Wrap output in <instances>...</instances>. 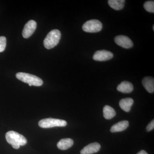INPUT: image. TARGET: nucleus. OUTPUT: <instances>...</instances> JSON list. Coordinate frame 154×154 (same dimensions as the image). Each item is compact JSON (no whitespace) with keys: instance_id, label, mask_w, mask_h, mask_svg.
I'll list each match as a JSON object with an SVG mask.
<instances>
[{"instance_id":"nucleus-7","label":"nucleus","mask_w":154,"mask_h":154,"mask_svg":"<svg viewBox=\"0 0 154 154\" xmlns=\"http://www.w3.org/2000/svg\"><path fill=\"white\" fill-rule=\"evenodd\" d=\"M37 26L36 22L33 20L28 21L24 27L22 31V36L24 38H27L30 37L35 32Z\"/></svg>"},{"instance_id":"nucleus-19","label":"nucleus","mask_w":154,"mask_h":154,"mask_svg":"<svg viewBox=\"0 0 154 154\" xmlns=\"http://www.w3.org/2000/svg\"><path fill=\"white\" fill-rule=\"evenodd\" d=\"M154 128V120H152L148 124L146 127V129L147 131H150L152 130Z\"/></svg>"},{"instance_id":"nucleus-2","label":"nucleus","mask_w":154,"mask_h":154,"mask_svg":"<svg viewBox=\"0 0 154 154\" xmlns=\"http://www.w3.org/2000/svg\"><path fill=\"white\" fill-rule=\"evenodd\" d=\"M61 34L60 31L57 29L51 30L47 34L44 40V47L48 49H50L56 46L61 38Z\"/></svg>"},{"instance_id":"nucleus-12","label":"nucleus","mask_w":154,"mask_h":154,"mask_svg":"<svg viewBox=\"0 0 154 154\" xmlns=\"http://www.w3.org/2000/svg\"><path fill=\"white\" fill-rule=\"evenodd\" d=\"M129 126V122L126 120L120 121L114 124L111 128L110 131L111 132H120L123 131Z\"/></svg>"},{"instance_id":"nucleus-17","label":"nucleus","mask_w":154,"mask_h":154,"mask_svg":"<svg viewBox=\"0 0 154 154\" xmlns=\"http://www.w3.org/2000/svg\"><path fill=\"white\" fill-rule=\"evenodd\" d=\"M144 8L146 11L149 13H154V1H147L144 4Z\"/></svg>"},{"instance_id":"nucleus-21","label":"nucleus","mask_w":154,"mask_h":154,"mask_svg":"<svg viewBox=\"0 0 154 154\" xmlns=\"http://www.w3.org/2000/svg\"><path fill=\"white\" fill-rule=\"evenodd\" d=\"M153 30H154V25H153Z\"/></svg>"},{"instance_id":"nucleus-18","label":"nucleus","mask_w":154,"mask_h":154,"mask_svg":"<svg viewBox=\"0 0 154 154\" xmlns=\"http://www.w3.org/2000/svg\"><path fill=\"white\" fill-rule=\"evenodd\" d=\"M7 45V39L5 36H0V52H3L5 49Z\"/></svg>"},{"instance_id":"nucleus-14","label":"nucleus","mask_w":154,"mask_h":154,"mask_svg":"<svg viewBox=\"0 0 154 154\" xmlns=\"http://www.w3.org/2000/svg\"><path fill=\"white\" fill-rule=\"evenodd\" d=\"M73 144V140L72 139H62L58 143L57 146L60 149L64 150L71 147Z\"/></svg>"},{"instance_id":"nucleus-1","label":"nucleus","mask_w":154,"mask_h":154,"mask_svg":"<svg viewBox=\"0 0 154 154\" xmlns=\"http://www.w3.org/2000/svg\"><path fill=\"white\" fill-rule=\"evenodd\" d=\"M6 139L8 143L15 149H19L21 146L25 145L27 143L26 138L16 131H11L6 133Z\"/></svg>"},{"instance_id":"nucleus-13","label":"nucleus","mask_w":154,"mask_h":154,"mask_svg":"<svg viewBox=\"0 0 154 154\" xmlns=\"http://www.w3.org/2000/svg\"><path fill=\"white\" fill-rule=\"evenodd\" d=\"M133 103V99L131 98H127L121 99L119 102V105L122 110L128 112L130 111Z\"/></svg>"},{"instance_id":"nucleus-22","label":"nucleus","mask_w":154,"mask_h":154,"mask_svg":"<svg viewBox=\"0 0 154 154\" xmlns=\"http://www.w3.org/2000/svg\"><path fill=\"white\" fill-rule=\"evenodd\" d=\"M29 85V86H32V85H30V84H29V85Z\"/></svg>"},{"instance_id":"nucleus-6","label":"nucleus","mask_w":154,"mask_h":154,"mask_svg":"<svg viewBox=\"0 0 154 154\" xmlns=\"http://www.w3.org/2000/svg\"><path fill=\"white\" fill-rule=\"evenodd\" d=\"M113 54L108 51L102 50L98 51L94 53L93 59L98 61H105L110 60L113 57Z\"/></svg>"},{"instance_id":"nucleus-10","label":"nucleus","mask_w":154,"mask_h":154,"mask_svg":"<svg viewBox=\"0 0 154 154\" xmlns=\"http://www.w3.org/2000/svg\"><path fill=\"white\" fill-rule=\"evenodd\" d=\"M134 87L132 84L127 81L122 82L119 85L117 88L118 91L125 94L131 93Z\"/></svg>"},{"instance_id":"nucleus-4","label":"nucleus","mask_w":154,"mask_h":154,"mask_svg":"<svg viewBox=\"0 0 154 154\" xmlns=\"http://www.w3.org/2000/svg\"><path fill=\"white\" fill-rule=\"evenodd\" d=\"M65 120L54 118H46L42 119L38 122L39 127L43 128H51L55 127H65L67 125Z\"/></svg>"},{"instance_id":"nucleus-5","label":"nucleus","mask_w":154,"mask_h":154,"mask_svg":"<svg viewBox=\"0 0 154 154\" xmlns=\"http://www.w3.org/2000/svg\"><path fill=\"white\" fill-rule=\"evenodd\" d=\"M102 22L96 19H92L86 22L82 26V29L88 33H97L102 30Z\"/></svg>"},{"instance_id":"nucleus-8","label":"nucleus","mask_w":154,"mask_h":154,"mask_svg":"<svg viewBox=\"0 0 154 154\" xmlns=\"http://www.w3.org/2000/svg\"><path fill=\"white\" fill-rule=\"evenodd\" d=\"M114 41L117 45L123 48H131L133 46V43L131 39L126 36L119 35L116 36L114 38Z\"/></svg>"},{"instance_id":"nucleus-11","label":"nucleus","mask_w":154,"mask_h":154,"mask_svg":"<svg viewBox=\"0 0 154 154\" xmlns=\"http://www.w3.org/2000/svg\"><path fill=\"white\" fill-rule=\"evenodd\" d=\"M143 85L149 93L154 92V80L151 77H146L142 80Z\"/></svg>"},{"instance_id":"nucleus-20","label":"nucleus","mask_w":154,"mask_h":154,"mask_svg":"<svg viewBox=\"0 0 154 154\" xmlns=\"http://www.w3.org/2000/svg\"><path fill=\"white\" fill-rule=\"evenodd\" d=\"M137 154H148V153L145 151L142 150L140 151V152H139Z\"/></svg>"},{"instance_id":"nucleus-15","label":"nucleus","mask_w":154,"mask_h":154,"mask_svg":"<svg viewBox=\"0 0 154 154\" xmlns=\"http://www.w3.org/2000/svg\"><path fill=\"white\" fill-rule=\"evenodd\" d=\"M108 3L112 8L119 11L123 8L125 6V0H109Z\"/></svg>"},{"instance_id":"nucleus-3","label":"nucleus","mask_w":154,"mask_h":154,"mask_svg":"<svg viewBox=\"0 0 154 154\" xmlns=\"http://www.w3.org/2000/svg\"><path fill=\"white\" fill-rule=\"evenodd\" d=\"M16 76L18 79L23 82L27 83L28 85L30 84L32 86L39 87L43 84L42 80L39 77L34 75L25 72H18Z\"/></svg>"},{"instance_id":"nucleus-9","label":"nucleus","mask_w":154,"mask_h":154,"mask_svg":"<svg viewBox=\"0 0 154 154\" xmlns=\"http://www.w3.org/2000/svg\"><path fill=\"white\" fill-rule=\"evenodd\" d=\"M101 146L98 143H93L88 145L81 150V154H92L99 152Z\"/></svg>"},{"instance_id":"nucleus-16","label":"nucleus","mask_w":154,"mask_h":154,"mask_svg":"<svg viewBox=\"0 0 154 154\" xmlns=\"http://www.w3.org/2000/svg\"><path fill=\"white\" fill-rule=\"evenodd\" d=\"M103 111L104 117L107 119H111L116 114L114 109L109 105H105L103 108Z\"/></svg>"}]
</instances>
